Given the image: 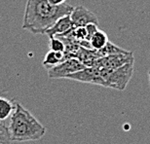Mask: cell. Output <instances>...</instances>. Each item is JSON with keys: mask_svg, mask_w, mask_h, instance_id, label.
Masks as SVG:
<instances>
[{"mask_svg": "<svg viewBox=\"0 0 150 144\" xmlns=\"http://www.w3.org/2000/svg\"><path fill=\"white\" fill-rule=\"evenodd\" d=\"M52 5H61L62 3H65L67 0H48Z\"/></svg>", "mask_w": 150, "mask_h": 144, "instance_id": "cell-16", "label": "cell"}, {"mask_svg": "<svg viewBox=\"0 0 150 144\" xmlns=\"http://www.w3.org/2000/svg\"><path fill=\"white\" fill-rule=\"evenodd\" d=\"M132 61H134V58L133 53L129 51L127 53H121L98 58V59H96L92 66L103 68V69L106 70H114Z\"/></svg>", "mask_w": 150, "mask_h": 144, "instance_id": "cell-5", "label": "cell"}, {"mask_svg": "<svg viewBox=\"0 0 150 144\" xmlns=\"http://www.w3.org/2000/svg\"><path fill=\"white\" fill-rule=\"evenodd\" d=\"M108 36L104 31L98 30L96 32L90 39V45H91V48L94 50H100L105 46V45L108 43Z\"/></svg>", "mask_w": 150, "mask_h": 144, "instance_id": "cell-10", "label": "cell"}, {"mask_svg": "<svg viewBox=\"0 0 150 144\" xmlns=\"http://www.w3.org/2000/svg\"><path fill=\"white\" fill-rule=\"evenodd\" d=\"M148 79H149V85H150V70L148 71Z\"/></svg>", "mask_w": 150, "mask_h": 144, "instance_id": "cell-17", "label": "cell"}, {"mask_svg": "<svg viewBox=\"0 0 150 144\" xmlns=\"http://www.w3.org/2000/svg\"><path fill=\"white\" fill-rule=\"evenodd\" d=\"M49 48L51 51L54 52H64L65 51V45L64 42L58 36L49 38Z\"/></svg>", "mask_w": 150, "mask_h": 144, "instance_id": "cell-13", "label": "cell"}, {"mask_svg": "<svg viewBox=\"0 0 150 144\" xmlns=\"http://www.w3.org/2000/svg\"><path fill=\"white\" fill-rule=\"evenodd\" d=\"M134 61H132L114 70L98 68L101 76L105 81L106 88L124 91L134 74Z\"/></svg>", "mask_w": 150, "mask_h": 144, "instance_id": "cell-3", "label": "cell"}, {"mask_svg": "<svg viewBox=\"0 0 150 144\" xmlns=\"http://www.w3.org/2000/svg\"><path fill=\"white\" fill-rule=\"evenodd\" d=\"M65 79L78 81V82L81 83H88L106 87L105 81H104L103 76H101L100 69L95 66H86L83 69L68 75Z\"/></svg>", "mask_w": 150, "mask_h": 144, "instance_id": "cell-6", "label": "cell"}, {"mask_svg": "<svg viewBox=\"0 0 150 144\" xmlns=\"http://www.w3.org/2000/svg\"><path fill=\"white\" fill-rule=\"evenodd\" d=\"M12 141L26 142L40 140L46 133V127L42 125L19 101L15 102L9 126Z\"/></svg>", "mask_w": 150, "mask_h": 144, "instance_id": "cell-2", "label": "cell"}, {"mask_svg": "<svg viewBox=\"0 0 150 144\" xmlns=\"http://www.w3.org/2000/svg\"><path fill=\"white\" fill-rule=\"evenodd\" d=\"M0 144H12L9 128L0 123Z\"/></svg>", "mask_w": 150, "mask_h": 144, "instance_id": "cell-14", "label": "cell"}, {"mask_svg": "<svg viewBox=\"0 0 150 144\" xmlns=\"http://www.w3.org/2000/svg\"><path fill=\"white\" fill-rule=\"evenodd\" d=\"M97 52L98 54V56L101 58V56H105L116 55V54H121V53H127V52H129V51L122 49V48L116 46V45L110 43V42L108 41V43H107L103 49L97 50Z\"/></svg>", "mask_w": 150, "mask_h": 144, "instance_id": "cell-12", "label": "cell"}, {"mask_svg": "<svg viewBox=\"0 0 150 144\" xmlns=\"http://www.w3.org/2000/svg\"><path fill=\"white\" fill-rule=\"evenodd\" d=\"M73 28L72 22H71L70 16L67 15L62 18H59V20H57L55 23L51 26L50 28H48L45 34L48 35V37H54V36H61L64 34L65 32L69 31L70 29Z\"/></svg>", "mask_w": 150, "mask_h": 144, "instance_id": "cell-8", "label": "cell"}, {"mask_svg": "<svg viewBox=\"0 0 150 144\" xmlns=\"http://www.w3.org/2000/svg\"><path fill=\"white\" fill-rule=\"evenodd\" d=\"M15 108V102L13 100H9L5 97H0V121L8 119L11 117Z\"/></svg>", "mask_w": 150, "mask_h": 144, "instance_id": "cell-11", "label": "cell"}, {"mask_svg": "<svg viewBox=\"0 0 150 144\" xmlns=\"http://www.w3.org/2000/svg\"><path fill=\"white\" fill-rule=\"evenodd\" d=\"M70 19L72 22L73 28H80L86 26L89 23H96L98 25V19L95 13L84 6H76L73 8L70 13Z\"/></svg>", "mask_w": 150, "mask_h": 144, "instance_id": "cell-7", "label": "cell"}, {"mask_svg": "<svg viewBox=\"0 0 150 144\" xmlns=\"http://www.w3.org/2000/svg\"><path fill=\"white\" fill-rule=\"evenodd\" d=\"M85 28H86L87 33H88L87 40L90 41V39H91L92 36L98 30V25H96V23H89V25H87Z\"/></svg>", "mask_w": 150, "mask_h": 144, "instance_id": "cell-15", "label": "cell"}, {"mask_svg": "<svg viewBox=\"0 0 150 144\" xmlns=\"http://www.w3.org/2000/svg\"><path fill=\"white\" fill-rule=\"evenodd\" d=\"M85 67L86 65L77 58H68L59 62L56 66L48 69V77L51 79H59V78L65 79L68 75L79 71Z\"/></svg>", "mask_w": 150, "mask_h": 144, "instance_id": "cell-4", "label": "cell"}, {"mask_svg": "<svg viewBox=\"0 0 150 144\" xmlns=\"http://www.w3.org/2000/svg\"><path fill=\"white\" fill-rule=\"evenodd\" d=\"M64 59L65 56L64 52H54V51L50 50L45 56L43 61H42V64L48 70L50 68L56 66L57 64H59V62H62Z\"/></svg>", "mask_w": 150, "mask_h": 144, "instance_id": "cell-9", "label": "cell"}, {"mask_svg": "<svg viewBox=\"0 0 150 144\" xmlns=\"http://www.w3.org/2000/svg\"><path fill=\"white\" fill-rule=\"evenodd\" d=\"M73 8L67 3L52 5L48 0H28L22 28L33 34H45L57 20L70 15Z\"/></svg>", "mask_w": 150, "mask_h": 144, "instance_id": "cell-1", "label": "cell"}]
</instances>
